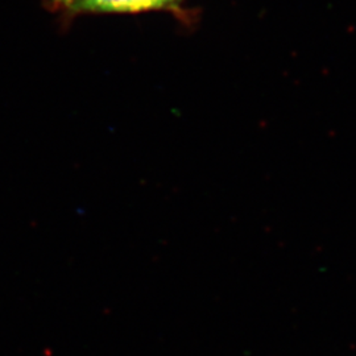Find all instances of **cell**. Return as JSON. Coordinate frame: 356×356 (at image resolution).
Returning <instances> with one entry per match:
<instances>
[{"label":"cell","instance_id":"cell-1","mask_svg":"<svg viewBox=\"0 0 356 356\" xmlns=\"http://www.w3.org/2000/svg\"><path fill=\"white\" fill-rule=\"evenodd\" d=\"M184 0H53V8L79 13H140L177 7Z\"/></svg>","mask_w":356,"mask_h":356}]
</instances>
